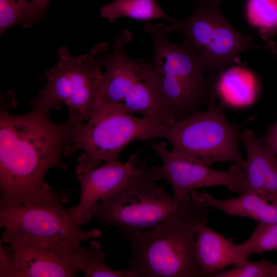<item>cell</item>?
Masks as SVG:
<instances>
[{"label":"cell","instance_id":"obj_6","mask_svg":"<svg viewBox=\"0 0 277 277\" xmlns=\"http://www.w3.org/2000/svg\"><path fill=\"white\" fill-rule=\"evenodd\" d=\"M101 47L77 57L66 47H61L57 63L43 76L47 81L45 86L30 101L32 108L49 113L65 104L70 122L88 120L102 100L103 70L98 57Z\"/></svg>","mask_w":277,"mask_h":277},{"label":"cell","instance_id":"obj_27","mask_svg":"<svg viewBox=\"0 0 277 277\" xmlns=\"http://www.w3.org/2000/svg\"><path fill=\"white\" fill-rule=\"evenodd\" d=\"M32 4L38 18L46 11L50 0H29Z\"/></svg>","mask_w":277,"mask_h":277},{"label":"cell","instance_id":"obj_1","mask_svg":"<svg viewBox=\"0 0 277 277\" xmlns=\"http://www.w3.org/2000/svg\"><path fill=\"white\" fill-rule=\"evenodd\" d=\"M16 102L11 91L1 95L0 204L49 187L45 181L48 171L67 168L62 156L68 121L55 123L49 113L34 109L26 114H10L9 109Z\"/></svg>","mask_w":277,"mask_h":277},{"label":"cell","instance_id":"obj_9","mask_svg":"<svg viewBox=\"0 0 277 277\" xmlns=\"http://www.w3.org/2000/svg\"><path fill=\"white\" fill-rule=\"evenodd\" d=\"M131 39L127 30L115 38L111 52L102 44L98 57L104 68L102 100L130 114H140L157 124L170 126L150 80L146 63L132 58L124 46Z\"/></svg>","mask_w":277,"mask_h":277},{"label":"cell","instance_id":"obj_2","mask_svg":"<svg viewBox=\"0 0 277 277\" xmlns=\"http://www.w3.org/2000/svg\"><path fill=\"white\" fill-rule=\"evenodd\" d=\"M210 208L190 194L175 216L149 230L125 236L132 256L122 269L136 277L200 276L196 233L208 220Z\"/></svg>","mask_w":277,"mask_h":277},{"label":"cell","instance_id":"obj_8","mask_svg":"<svg viewBox=\"0 0 277 277\" xmlns=\"http://www.w3.org/2000/svg\"><path fill=\"white\" fill-rule=\"evenodd\" d=\"M197 6L188 17L156 24L164 33L181 34L194 49L212 84L228 64L239 62L244 51L263 48L249 35L238 32L222 14L218 0H195Z\"/></svg>","mask_w":277,"mask_h":277},{"label":"cell","instance_id":"obj_22","mask_svg":"<svg viewBox=\"0 0 277 277\" xmlns=\"http://www.w3.org/2000/svg\"><path fill=\"white\" fill-rule=\"evenodd\" d=\"M245 14L249 23L259 30L277 26V0H247Z\"/></svg>","mask_w":277,"mask_h":277},{"label":"cell","instance_id":"obj_16","mask_svg":"<svg viewBox=\"0 0 277 277\" xmlns=\"http://www.w3.org/2000/svg\"><path fill=\"white\" fill-rule=\"evenodd\" d=\"M190 194L210 208L221 210L227 215L247 217L258 223L277 222V205L266 201L258 194L245 192L224 200L217 199L205 191L196 190Z\"/></svg>","mask_w":277,"mask_h":277},{"label":"cell","instance_id":"obj_10","mask_svg":"<svg viewBox=\"0 0 277 277\" xmlns=\"http://www.w3.org/2000/svg\"><path fill=\"white\" fill-rule=\"evenodd\" d=\"M205 111H200L167 126L163 139L171 149L207 166L230 162L244 168L246 159L239 147L240 126L230 122L214 99Z\"/></svg>","mask_w":277,"mask_h":277},{"label":"cell","instance_id":"obj_18","mask_svg":"<svg viewBox=\"0 0 277 277\" xmlns=\"http://www.w3.org/2000/svg\"><path fill=\"white\" fill-rule=\"evenodd\" d=\"M100 12L101 16L111 23L123 17L144 21L174 19L164 12L156 0H114L102 6Z\"/></svg>","mask_w":277,"mask_h":277},{"label":"cell","instance_id":"obj_19","mask_svg":"<svg viewBox=\"0 0 277 277\" xmlns=\"http://www.w3.org/2000/svg\"><path fill=\"white\" fill-rule=\"evenodd\" d=\"M233 250L236 265L247 261L252 254L277 251V222L258 223L251 236L241 244H234Z\"/></svg>","mask_w":277,"mask_h":277},{"label":"cell","instance_id":"obj_25","mask_svg":"<svg viewBox=\"0 0 277 277\" xmlns=\"http://www.w3.org/2000/svg\"><path fill=\"white\" fill-rule=\"evenodd\" d=\"M0 276L14 277V271L8 249L0 242Z\"/></svg>","mask_w":277,"mask_h":277},{"label":"cell","instance_id":"obj_14","mask_svg":"<svg viewBox=\"0 0 277 277\" xmlns=\"http://www.w3.org/2000/svg\"><path fill=\"white\" fill-rule=\"evenodd\" d=\"M206 224L199 227L196 237L200 276H212L229 266L237 264L234 244Z\"/></svg>","mask_w":277,"mask_h":277},{"label":"cell","instance_id":"obj_7","mask_svg":"<svg viewBox=\"0 0 277 277\" xmlns=\"http://www.w3.org/2000/svg\"><path fill=\"white\" fill-rule=\"evenodd\" d=\"M68 193L51 186L37 192L0 204V227L3 234L58 239L80 245L99 238L97 228L85 230L76 219L73 207H65Z\"/></svg>","mask_w":277,"mask_h":277},{"label":"cell","instance_id":"obj_17","mask_svg":"<svg viewBox=\"0 0 277 277\" xmlns=\"http://www.w3.org/2000/svg\"><path fill=\"white\" fill-rule=\"evenodd\" d=\"M240 140L247 154L245 167L246 192L261 196L266 175L276 155L265 146L262 138L254 135L252 129L240 133Z\"/></svg>","mask_w":277,"mask_h":277},{"label":"cell","instance_id":"obj_26","mask_svg":"<svg viewBox=\"0 0 277 277\" xmlns=\"http://www.w3.org/2000/svg\"><path fill=\"white\" fill-rule=\"evenodd\" d=\"M262 138L265 146L277 156V122L270 128Z\"/></svg>","mask_w":277,"mask_h":277},{"label":"cell","instance_id":"obj_23","mask_svg":"<svg viewBox=\"0 0 277 277\" xmlns=\"http://www.w3.org/2000/svg\"><path fill=\"white\" fill-rule=\"evenodd\" d=\"M277 264L269 260H247L229 269L214 274L213 277H276Z\"/></svg>","mask_w":277,"mask_h":277},{"label":"cell","instance_id":"obj_28","mask_svg":"<svg viewBox=\"0 0 277 277\" xmlns=\"http://www.w3.org/2000/svg\"><path fill=\"white\" fill-rule=\"evenodd\" d=\"M259 32L261 37L264 39H267L277 34V26L271 29L259 30Z\"/></svg>","mask_w":277,"mask_h":277},{"label":"cell","instance_id":"obj_29","mask_svg":"<svg viewBox=\"0 0 277 277\" xmlns=\"http://www.w3.org/2000/svg\"><path fill=\"white\" fill-rule=\"evenodd\" d=\"M268 47L270 50L276 56H277V48L274 46L273 44H269Z\"/></svg>","mask_w":277,"mask_h":277},{"label":"cell","instance_id":"obj_11","mask_svg":"<svg viewBox=\"0 0 277 277\" xmlns=\"http://www.w3.org/2000/svg\"><path fill=\"white\" fill-rule=\"evenodd\" d=\"M14 277H75L83 267L82 247L72 242L32 236L2 234Z\"/></svg>","mask_w":277,"mask_h":277},{"label":"cell","instance_id":"obj_13","mask_svg":"<svg viewBox=\"0 0 277 277\" xmlns=\"http://www.w3.org/2000/svg\"><path fill=\"white\" fill-rule=\"evenodd\" d=\"M138 164V152L130 155L125 162L103 163L98 166L78 160L75 174L80 184V197L78 203L72 206L76 219L80 222L90 208L116 191Z\"/></svg>","mask_w":277,"mask_h":277},{"label":"cell","instance_id":"obj_31","mask_svg":"<svg viewBox=\"0 0 277 277\" xmlns=\"http://www.w3.org/2000/svg\"><path fill=\"white\" fill-rule=\"evenodd\" d=\"M218 1H220V2H221V1H222V0H218Z\"/></svg>","mask_w":277,"mask_h":277},{"label":"cell","instance_id":"obj_30","mask_svg":"<svg viewBox=\"0 0 277 277\" xmlns=\"http://www.w3.org/2000/svg\"><path fill=\"white\" fill-rule=\"evenodd\" d=\"M276 277H277V272H276Z\"/></svg>","mask_w":277,"mask_h":277},{"label":"cell","instance_id":"obj_20","mask_svg":"<svg viewBox=\"0 0 277 277\" xmlns=\"http://www.w3.org/2000/svg\"><path fill=\"white\" fill-rule=\"evenodd\" d=\"M83 267L82 272L86 277H136L134 273L122 269L116 270L104 263L105 254L100 242L93 240L89 246L82 247Z\"/></svg>","mask_w":277,"mask_h":277},{"label":"cell","instance_id":"obj_3","mask_svg":"<svg viewBox=\"0 0 277 277\" xmlns=\"http://www.w3.org/2000/svg\"><path fill=\"white\" fill-rule=\"evenodd\" d=\"M144 29L153 45V61L146 63L149 77L167 116L174 124L201 111L214 95L192 46L186 39L182 44L172 42L149 22Z\"/></svg>","mask_w":277,"mask_h":277},{"label":"cell","instance_id":"obj_21","mask_svg":"<svg viewBox=\"0 0 277 277\" xmlns=\"http://www.w3.org/2000/svg\"><path fill=\"white\" fill-rule=\"evenodd\" d=\"M38 18L29 0H0V31L22 24L29 27Z\"/></svg>","mask_w":277,"mask_h":277},{"label":"cell","instance_id":"obj_4","mask_svg":"<svg viewBox=\"0 0 277 277\" xmlns=\"http://www.w3.org/2000/svg\"><path fill=\"white\" fill-rule=\"evenodd\" d=\"M161 179L157 166L137 165L116 191L84 214L81 225L96 219L104 226L118 227L124 237L166 222L179 213L187 199L176 201L157 184Z\"/></svg>","mask_w":277,"mask_h":277},{"label":"cell","instance_id":"obj_24","mask_svg":"<svg viewBox=\"0 0 277 277\" xmlns=\"http://www.w3.org/2000/svg\"><path fill=\"white\" fill-rule=\"evenodd\" d=\"M266 201L277 205V156L266 175L261 196Z\"/></svg>","mask_w":277,"mask_h":277},{"label":"cell","instance_id":"obj_15","mask_svg":"<svg viewBox=\"0 0 277 277\" xmlns=\"http://www.w3.org/2000/svg\"><path fill=\"white\" fill-rule=\"evenodd\" d=\"M214 96L225 105L243 108L256 100L259 84L254 74L249 69L233 66L224 69L213 83Z\"/></svg>","mask_w":277,"mask_h":277},{"label":"cell","instance_id":"obj_5","mask_svg":"<svg viewBox=\"0 0 277 277\" xmlns=\"http://www.w3.org/2000/svg\"><path fill=\"white\" fill-rule=\"evenodd\" d=\"M68 121L63 155L82 151L78 160L92 166L120 161L121 153L133 141L163 139L168 126L137 117L102 100L88 120L76 123Z\"/></svg>","mask_w":277,"mask_h":277},{"label":"cell","instance_id":"obj_12","mask_svg":"<svg viewBox=\"0 0 277 277\" xmlns=\"http://www.w3.org/2000/svg\"><path fill=\"white\" fill-rule=\"evenodd\" d=\"M152 147L161 159L157 167L161 179H166L177 202L188 199L197 189L214 186L226 187L239 195L247 192L245 168L234 164L227 171L216 170L200 162L168 150L164 142L154 143Z\"/></svg>","mask_w":277,"mask_h":277}]
</instances>
